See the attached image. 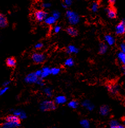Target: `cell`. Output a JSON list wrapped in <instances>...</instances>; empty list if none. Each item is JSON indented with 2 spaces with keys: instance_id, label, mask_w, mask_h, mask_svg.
Masks as SVG:
<instances>
[{
  "instance_id": "cell-28",
  "label": "cell",
  "mask_w": 125,
  "mask_h": 128,
  "mask_svg": "<svg viewBox=\"0 0 125 128\" xmlns=\"http://www.w3.org/2000/svg\"><path fill=\"white\" fill-rule=\"evenodd\" d=\"M60 72V69L58 67H53L52 68H51L50 73L51 74H52L53 75H56L59 74Z\"/></svg>"
},
{
  "instance_id": "cell-17",
  "label": "cell",
  "mask_w": 125,
  "mask_h": 128,
  "mask_svg": "<svg viewBox=\"0 0 125 128\" xmlns=\"http://www.w3.org/2000/svg\"><path fill=\"white\" fill-rule=\"evenodd\" d=\"M108 50V45L105 42H101L99 46V54L100 55H103L106 54Z\"/></svg>"
},
{
  "instance_id": "cell-32",
  "label": "cell",
  "mask_w": 125,
  "mask_h": 128,
  "mask_svg": "<svg viewBox=\"0 0 125 128\" xmlns=\"http://www.w3.org/2000/svg\"><path fill=\"white\" fill-rule=\"evenodd\" d=\"M43 44L42 43V42H38V43H37L35 45V48L36 49H41V48L43 47Z\"/></svg>"
},
{
  "instance_id": "cell-35",
  "label": "cell",
  "mask_w": 125,
  "mask_h": 128,
  "mask_svg": "<svg viewBox=\"0 0 125 128\" xmlns=\"http://www.w3.org/2000/svg\"><path fill=\"white\" fill-rule=\"evenodd\" d=\"M120 48L121 49V51L124 53H125V44L124 42L121 43L120 45Z\"/></svg>"
},
{
  "instance_id": "cell-6",
  "label": "cell",
  "mask_w": 125,
  "mask_h": 128,
  "mask_svg": "<svg viewBox=\"0 0 125 128\" xmlns=\"http://www.w3.org/2000/svg\"><path fill=\"white\" fill-rule=\"evenodd\" d=\"M38 78L36 76L34 73H31L27 75L25 78V82L28 84H33L37 82Z\"/></svg>"
},
{
  "instance_id": "cell-9",
  "label": "cell",
  "mask_w": 125,
  "mask_h": 128,
  "mask_svg": "<svg viewBox=\"0 0 125 128\" xmlns=\"http://www.w3.org/2000/svg\"><path fill=\"white\" fill-rule=\"evenodd\" d=\"M105 11L107 14V16L111 19H116L117 17V13L115 9L112 8H107L105 9Z\"/></svg>"
},
{
  "instance_id": "cell-26",
  "label": "cell",
  "mask_w": 125,
  "mask_h": 128,
  "mask_svg": "<svg viewBox=\"0 0 125 128\" xmlns=\"http://www.w3.org/2000/svg\"><path fill=\"white\" fill-rule=\"evenodd\" d=\"M80 124L84 128H89L90 123L89 121L87 119H83L80 121Z\"/></svg>"
},
{
  "instance_id": "cell-19",
  "label": "cell",
  "mask_w": 125,
  "mask_h": 128,
  "mask_svg": "<svg viewBox=\"0 0 125 128\" xmlns=\"http://www.w3.org/2000/svg\"><path fill=\"white\" fill-rule=\"evenodd\" d=\"M82 105H83L84 107L85 108H86L88 111H93L95 106L90 102V101L88 100H85L82 103Z\"/></svg>"
},
{
  "instance_id": "cell-1",
  "label": "cell",
  "mask_w": 125,
  "mask_h": 128,
  "mask_svg": "<svg viewBox=\"0 0 125 128\" xmlns=\"http://www.w3.org/2000/svg\"><path fill=\"white\" fill-rule=\"evenodd\" d=\"M39 108L43 112L53 111L56 109V105L54 102L52 101L45 100L41 103Z\"/></svg>"
},
{
  "instance_id": "cell-24",
  "label": "cell",
  "mask_w": 125,
  "mask_h": 128,
  "mask_svg": "<svg viewBox=\"0 0 125 128\" xmlns=\"http://www.w3.org/2000/svg\"><path fill=\"white\" fill-rule=\"evenodd\" d=\"M68 106L70 108L76 109L78 108L79 106V103L76 100H72L68 103Z\"/></svg>"
},
{
  "instance_id": "cell-10",
  "label": "cell",
  "mask_w": 125,
  "mask_h": 128,
  "mask_svg": "<svg viewBox=\"0 0 125 128\" xmlns=\"http://www.w3.org/2000/svg\"><path fill=\"white\" fill-rule=\"evenodd\" d=\"M104 40L109 46H113L116 43V39L111 35H106L104 37Z\"/></svg>"
},
{
  "instance_id": "cell-27",
  "label": "cell",
  "mask_w": 125,
  "mask_h": 128,
  "mask_svg": "<svg viewBox=\"0 0 125 128\" xmlns=\"http://www.w3.org/2000/svg\"><path fill=\"white\" fill-rule=\"evenodd\" d=\"M65 65L68 67H72L74 65V60L72 58H69L67 59L64 63Z\"/></svg>"
},
{
  "instance_id": "cell-14",
  "label": "cell",
  "mask_w": 125,
  "mask_h": 128,
  "mask_svg": "<svg viewBox=\"0 0 125 128\" xmlns=\"http://www.w3.org/2000/svg\"><path fill=\"white\" fill-rule=\"evenodd\" d=\"M67 100L65 96L59 95L55 97L54 103L56 104H63L67 102Z\"/></svg>"
},
{
  "instance_id": "cell-31",
  "label": "cell",
  "mask_w": 125,
  "mask_h": 128,
  "mask_svg": "<svg viewBox=\"0 0 125 128\" xmlns=\"http://www.w3.org/2000/svg\"><path fill=\"white\" fill-rule=\"evenodd\" d=\"M52 16L57 20L60 17V13L57 11H54L53 12V16Z\"/></svg>"
},
{
  "instance_id": "cell-23",
  "label": "cell",
  "mask_w": 125,
  "mask_h": 128,
  "mask_svg": "<svg viewBox=\"0 0 125 128\" xmlns=\"http://www.w3.org/2000/svg\"><path fill=\"white\" fill-rule=\"evenodd\" d=\"M21 126V124L15 123H12V122H5L3 124L2 126L7 127V128H17Z\"/></svg>"
},
{
  "instance_id": "cell-39",
  "label": "cell",
  "mask_w": 125,
  "mask_h": 128,
  "mask_svg": "<svg viewBox=\"0 0 125 128\" xmlns=\"http://www.w3.org/2000/svg\"><path fill=\"white\" fill-rule=\"evenodd\" d=\"M108 2L111 5L114 4L115 3V1H114V0H109V1H108Z\"/></svg>"
},
{
  "instance_id": "cell-21",
  "label": "cell",
  "mask_w": 125,
  "mask_h": 128,
  "mask_svg": "<svg viewBox=\"0 0 125 128\" xmlns=\"http://www.w3.org/2000/svg\"><path fill=\"white\" fill-rule=\"evenodd\" d=\"M44 21L45 24H47V25L51 26L54 24L56 22V20L53 16H49L46 18Z\"/></svg>"
},
{
  "instance_id": "cell-41",
  "label": "cell",
  "mask_w": 125,
  "mask_h": 128,
  "mask_svg": "<svg viewBox=\"0 0 125 128\" xmlns=\"http://www.w3.org/2000/svg\"></svg>"
},
{
  "instance_id": "cell-38",
  "label": "cell",
  "mask_w": 125,
  "mask_h": 128,
  "mask_svg": "<svg viewBox=\"0 0 125 128\" xmlns=\"http://www.w3.org/2000/svg\"><path fill=\"white\" fill-rule=\"evenodd\" d=\"M11 82L9 81H6L3 83V87H8V85L10 84Z\"/></svg>"
},
{
  "instance_id": "cell-29",
  "label": "cell",
  "mask_w": 125,
  "mask_h": 128,
  "mask_svg": "<svg viewBox=\"0 0 125 128\" xmlns=\"http://www.w3.org/2000/svg\"><path fill=\"white\" fill-rule=\"evenodd\" d=\"M8 89H9L8 86L3 87V88H1V89H0V96L4 95V94L8 90Z\"/></svg>"
},
{
  "instance_id": "cell-7",
  "label": "cell",
  "mask_w": 125,
  "mask_h": 128,
  "mask_svg": "<svg viewBox=\"0 0 125 128\" xmlns=\"http://www.w3.org/2000/svg\"><path fill=\"white\" fill-rule=\"evenodd\" d=\"M107 90L112 95L117 94L119 91V87L117 84H110L106 86Z\"/></svg>"
},
{
  "instance_id": "cell-3",
  "label": "cell",
  "mask_w": 125,
  "mask_h": 128,
  "mask_svg": "<svg viewBox=\"0 0 125 128\" xmlns=\"http://www.w3.org/2000/svg\"><path fill=\"white\" fill-rule=\"evenodd\" d=\"M46 58V57L44 54L41 53H34L32 55V59L33 62L36 64L43 63Z\"/></svg>"
},
{
  "instance_id": "cell-15",
  "label": "cell",
  "mask_w": 125,
  "mask_h": 128,
  "mask_svg": "<svg viewBox=\"0 0 125 128\" xmlns=\"http://www.w3.org/2000/svg\"><path fill=\"white\" fill-rule=\"evenodd\" d=\"M109 128H125L123 125L120 124L116 120H111L109 122Z\"/></svg>"
},
{
  "instance_id": "cell-2",
  "label": "cell",
  "mask_w": 125,
  "mask_h": 128,
  "mask_svg": "<svg viewBox=\"0 0 125 128\" xmlns=\"http://www.w3.org/2000/svg\"><path fill=\"white\" fill-rule=\"evenodd\" d=\"M66 17L68 20V22L72 25L77 24L80 20V18L76 12L71 10L66 12Z\"/></svg>"
},
{
  "instance_id": "cell-16",
  "label": "cell",
  "mask_w": 125,
  "mask_h": 128,
  "mask_svg": "<svg viewBox=\"0 0 125 128\" xmlns=\"http://www.w3.org/2000/svg\"><path fill=\"white\" fill-rule=\"evenodd\" d=\"M7 65L11 68H14L16 65V60L14 57H9L6 60Z\"/></svg>"
},
{
  "instance_id": "cell-36",
  "label": "cell",
  "mask_w": 125,
  "mask_h": 128,
  "mask_svg": "<svg viewBox=\"0 0 125 128\" xmlns=\"http://www.w3.org/2000/svg\"><path fill=\"white\" fill-rule=\"evenodd\" d=\"M42 70H38V71L34 72V73H35V75L38 78V77H41V75H42Z\"/></svg>"
},
{
  "instance_id": "cell-40",
  "label": "cell",
  "mask_w": 125,
  "mask_h": 128,
  "mask_svg": "<svg viewBox=\"0 0 125 128\" xmlns=\"http://www.w3.org/2000/svg\"><path fill=\"white\" fill-rule=\"evenodd\" d=\"M0 128H7L5 127H4V126H2V127H1Z\"/></svg>"
},
{
  "instance_id": "cell-34",
  "label": "cell",
  "mask_w": 125,
  "mask_h": 128,
  "mask_svg": "<svg viewBox=\"0 0 125 128\" xmlns=\"http://www.w3.org/2000/svg\"><path fill=\"white\" fill-rule=\"evenodd\" d=\"M60 30H61V27H60L59 26H55L54 28L53 31L55 33H57L60 31Z\"/></svg>"
},
{
  "instance_id": "cell-11",
  "label": "cell",
  "mask_w": 125,
  "mask_h": 128,
  "mask_svg": "<svg viewBox=\"0 0 125 128\" xmlns=\"http://www.w3.org/2000/svg\"><path fill=\"white\" fill-rule=\"evenodd\" d=\"M66 31L68 35L71 36V37H76L78 34V30L76 29L75 27L73 26L68 27V28L66 29Z\"/></svg>"
},
{
  "instance_id": "cell-20",
  "label": "cell",
  "mask_w": 125,
  "mask_h": 128,
  "mask_svg": "<svg viewBox=\"0 0 125 128\" xmlns=\"http://www.w3.org/2000/svg\"><path fill=\"white\" fill-rule=\"evenodd\" d=\"M50 69L51 68L48 67H44L43 68L42 70V75L40 78L43 79L47 77L48 75H50L51 74Z\"/></svg>"
},
{
  "instance_id": "cell-22",
  "label": "cell",
  "mask_w": 125,
  "mask_h": 128,
  "mask_svg": "<svg viewBox=\"0 0 125 128\" xmlns=\"http://www.w3.org/2000/svg\"><path fill=\"white\" fill-rule=\"evenodd\" d=\"M117 56L119 62L124 65L125 64V54L120 51V52L118 53Z\"/></svg>"
},
{
  "instance_id": "cell-33",
  "label": "cell",
  "mask_w": 125,
  "mask_h": 128,
  "mask_svg": "<svg viewBox=\"0 0 125 128\" xmlns=\"http://www.w3.org/2000/svg\"><path fill=\"white\" fill-rule=\"evenodd\" d=\"M27 118V115H26V113L22 111V113H21V115H20V117H19V118L20 119V120H24V119H25Z\"/></svg>"
},
{
  "instance_id": "cell-13",
  "label": "cell",
  "mask_w": 125,
  "mask_h": 128,
  "mask_svg": "<svg viewBox=\"0 0 125 128\" xmlns=\"http://www.w3.org/2000/svg\"><path fill=\"white\" fill-rule=\"evenodd\" d=\"M110 112V108L108 105H102L99 109V113L102 116H107Z\"/></svg>"
},
{
  "instance_id": "cell-37",
  "label": "cell",
  "mask_w": 125,
  "mask_h": 128,
  "mask_svg": "<svg viewBox=\"0 0 125 128\" xmlns=\"http://www.w3.org/2000/svg\"><path fill=\"white\" fill-rule=\"evenodd\" d=\"M42 6L44 8H48L51 7V4L50 3H44L43 4Z\"/></svg>"
},
{
  "instance_id": "cell-30",
  "label": "cell",
  "mask_w": 125,
  "mask_h": 128,
  "mask_svg": "<svg viewBox=\"0 0 125 128\" xmlns=\"http://www.w3.org/2000/svg\"><path fill=\"white\" fill-rule=\"evenodd\" d=\"M72 4V1H70V0H66L64 1V2L63 3V4L62 5L63 6V7L64 8H67L69 7L70 5Z\"/></svg>"
},
{
  "instance_id": "cell-12",
  "label": "cell",
  "mask_w": 125,
  "mask_h": 128,
  "mask_svg": "<svg viewBox=\"0 0 125 128\" xmlns=\"http://www.w3.org/2000/svg\"><path fill=\"white\" fill-rule=\"evenodd\" d=\"M8 25V21L7 18L4 14L0 13V28H4Z\"/></svg>"
},
{
  "instance_id": "cell-18",
  "label": "cell",
  "mask_w": 125,
  "mask_h": 128,
  "mask_svg": "<svg viewBox=\"0 0 125 128\" xmlns=\"http://www.w3.org/2000/svg\"><path fill=\"white\" fill-rule=\"evenodd\" d=\"M66 53L67 54H77L78 52V49L76 48L75 46L69 45L67 47L66 50Z\"/></svg>"
},
{
  "instance_id": "cell-5",
  "label": "cell",
  "mask_w": 125,
  "mask_h": 128,
  "mask_svg": "<svg viewBox=\"0 0 125 128\" xmlns=\"http://www.w3.org/2000/svg\"><path fill=\"white\" fill-rule=\"evenodd\" d=\"M115 33L118 36H123L125 33V21L122 20L115 28Z\"/></svg>"
},
{
  "instance_id": "cell-8",
  "label": "cell",
  "mask_w": 125,
  "mask_h": 128,
  "mask_svg": "<svg viewBox=\"0 0 125 128\" xmlns=\"http://www.w3.org/2000/svg\"><path fill=\"white\" fill-rule=\"evenodd\" d=\"M5 121L7 122H12L21 124V120L20 119L13 114L9 115L5 118Z\"/></svg>"
},
{
  "instance_id": "cell-4",
  "label": "cell",
  "mask_w": 125,
  "mask_h": 128,
  "mask_svg": "<svg viewBox=\"0 0 125 128\" xmlns=\"http://www.w3.org/2000/svg\"><path fill=\"white\" fill-rule=\"evenodd\" d=\"M33 16L36 21L41 22L44 21L46 18L48 17V13L44 10H38L34 12Z\"/></svg>"
},
{
  "instance_id": "cell-25",
  "label": "cell",
  "mask_w": 125,
  "mask_h": 128,
  "mask_svg": "<svg viewBox=\"0 0 125 128\" xmlns=\"http://www.w3.org/2000/svg\"><path fill=\"white\" fill-rule=\"evenodd\" d=\"M99 8V3L98 2H93L91 5V10L93 12H97Z\"/></svg>"
}]
</instances>
